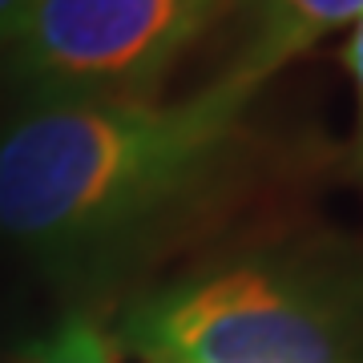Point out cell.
<instances>
[{
  "instance_id": "6da1fadb",
  "label": "cell",
  "mask_w": 363,
  "mask_h": 363,
  "mask_svg": "<svg viewBox=\"0 0 363 363\" xmlns=\"http://www.w3.org/2000/svg\"><path fill=\"white\" fill-rule=\"evenodd\" d=\"M247 101L218 77L186 101L61 97L28 109L0 138V230L81 242L130 226L206 169Z\"/></svg>"
},
{
  "instance_id": "7a4b0ae2",
  "label": "cell",
  "mask_w": 363,
  "mask_h": 363,
  "mask_svg": "<svg viewBox=\"0 0 363 363\" xmlns=\"http://www.w3.org/2000/svg\"><path fill=\"white\" fill-rule=\"evenodd\" d=\"M150 363H359L355 327L295 274L234 267L154 295L125 319Z\"/></svg>"
},
{
  "instance_id": "3957f363",
  "label": "cell",
  "mask_w": 363,
  "mask_h": 363,
  "mask_svg": "<svg viewBox=\"0 0 363 363\" xmlns=\"http://www.w3.org/2000/svg\"><path fill=\"white\" fill-rule=\"evenodd\" d=\"M234 0H33L13 33L28 77L73 97H150Z\"/></svg>"
},
{
  "instance_id": "277c9868",
  "label": "cell",
  "mask_w": 363,
  "mask_h": 363,
  "mask_svg": "<svg viewBox=\"0 0 363 363\" xmlns=\"http://www.w3.org/2000/svg\"><path fill=\"white\" fill-rule=\"evenodd\" d=\"M250 21L247 40L234 57V65L222 73L226 85L255 97L271 73L307 52L315 40H323L331 28L355 25L363 16V0H247Z\"/></svg>"
},
{
  "instance_id": "5b68a950",
  "label": "cell",
  "mask_w": 363,
  "mask_h": 363,
  "mask_svg": "<svg viewBox=\"0 0 363 363\" xmlns=\"http://www.w3.org/2000/svg\"><path fill=\"white\" fill-rule=\"evenodd\" d=\"M21 363H117L113 343L89 319H65L21 355Z\"/></svg>"
},
{
  "instance_id": "8992f818",
  "label": "cell",
  "mask_w": 363,
  "mask_h": 363,
  "mask_svg": "<svg viewBox=\"0 0 363 363\" xmlns=\"http://www.w3.org/2000/svg\"><path fill=\"white\" fill-rule=\"evenodd\" d=\"M343 65H347L355 93H359V142H363V16L351 25V37L343 45Z\"/></svg>"
},
{
  "instance_id": "52a82bcc",
  "label": "cell",
  "mask_w": 363,
  "mask_h": 363,
  "mask_svg": "<svg viewBox=\"0 0 363 363\" xmlns=\"http://www.w3.org/2000/svg\"><path fill=\"white\" fill-rule=\"evenodd\" d=\"M28 4L33 0H0V45H9L13 40V33L21 28V21H25Z\"/></svg>"
}]
</instances>
